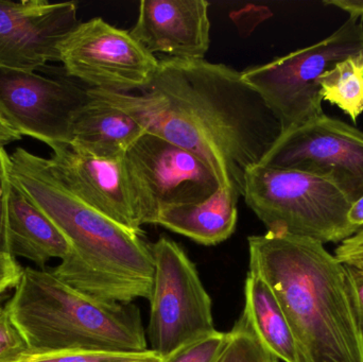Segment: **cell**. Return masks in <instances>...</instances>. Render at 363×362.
Masks as SVG:
<instances>
[{"instance_id":"7a4b0ae2","label":"cell","mask_w":363,"mask_h":362,"mask_svg":"<svg viewBox=\"0 0 363 362\" xmlns=\"http://www.w3.org/2000/svg\"><path fill=\"white\" fill-rule=\"evenodd\" d=\"M11 159V181L59 227L72 252L53 270L65 284L104 303L150 299L152 244L142 234L100 214L68 191L48 161L23 148Z\"/></svg>"},{"instance_id":"cb8c5ba5","label":"cell","mask_w":363,"mask_h":362,"mask_svg":"<svg viewBox=\"0 0 363 362\" xmlns=\"http://www.w3.org/2000/svg\"><path fill=\"white\" fill-rule=\"evenodd\" d=\"M11 159L4 146L0 145V252L9 253L8 204L11 187Z\"/></svg>"},{"instance_id":"f546056e","label":"cell","mask_w":363,"mask_h":362,"mask_svg":"<svg viewBox=\"0 0 363 362\" xmlns=\"http://www.w3.org/2000/svg\"><path fill=\"white\" fill-rule=\"evenodd\" d=\"M21 136L13 131L8 125H6L4 120L0 118V145L6 147L11 142L21 140Z\"/></svg>"},{"instance_id":"484cf974","label":"cell","mask_w":363,"mask_h":362,"mask_svg":"<svg viewBox=\"0 0 363 362\" xmlns=\"http://www.w3.org/2000/svg\"><path fill=\"white\" fill-rule=\"evenodd\" d=\"M23 270L14 256L0 252V295L16 287Z\"/></svg>"},{"instance_id":"5b68a950","label":"cell","mask_w":363,"mask_h":362,"mask_svg":"<svg viewBox=\"0 0 363 362\" xmlns=\"http://www.w3.org/2000/svg\"><path fill=\"white\" fill-rule=\"evenodd\" d=\"M245 203L268 232L315 242H340L357 233L352 202L330 181L296 170L257 165L245 176Z\"/></svg>"},{"instance_id":"7402d4cb","label":"cell","mask_w":363,"mask_h":362,"mask_svg":"<svg viewBox=\"0 0 363 362\" xmlns=\"http://www.w3.org/2000/svg\"><path fill=\"white\" fill-rule=\"evenodd\" d=\"M228 333L217 331L186 344L162 359L161 362H217L228 344Z\"/></svg>"},{"instance_id":"52a82bcc","label":"cell","mask_w":363,"mask_h":362,"mask_svg":"<svg viewBox=\"0 0 363 362\" xmlns=\"http://www.w3.org/2000/svg\"><path fill=\"white\" fill-rule=\"evenodd\" d=\"M155 276L148 338L162 358L216 333L211 299L185 251L162 236L152 244Z\"/></svg>"},{"instance_id":"6da1fadb","label":"cell","mask_w":363,"mask_h":362,"mask_svg":"<svg viewBox=\"0 0 363 362\" xmlns=\"http://www.w3.org/2000/svg\"><path fill=\"white\" fill-rule=\"evenodd\" d=\"M149 133L200 157L237 200L245 176L281 134V125L241 72L205 60H160L142 95L89 89Z\"/></svg>"},{"instance_id":"ac0fdd59","label":"cell","mask_w":363,"mask_h":362,"mask_svg":"<svg viewBox=\"0 0 363 362\" xmlns=\"http://www.w3.org/2000/svg\"><path fill=\"white\" fill-rule=\"evenodd\" d=\"M243 316L264 346L284 362H301L296 339L273 291L257 274L247 273Z\"/></svg>"},{"instance_id":"603a6c76","label":"cell","mask_w":363,"mask_h":362,"mask_svg":"<svg viewBox=\"0 0 363 362\" xmlns=\"http://www.w3.org/2000/svg\"><path fill=\"white\" fill-rule=\"evenodd\" d=\"M30 351L6 310H0V362H11Z\"/></svg>"},{"instance_id":"5bb4252c","label":"cell","mask_w":363,"mask_h":362,"mask_svg":"<svg viewBox=\"0 0 363 362\" xmlns=\"http://www.w3.org/2000/svg\"><path fill=\"white\" fill-rule=\"evenodd\" d=\"M208 8L205 0H143L130 33L152 55L204 60L211 44Z\"/></svg>"},{"instance_id":"9c48e42d","label":"cell","mask_w":363,"mask_h":362,"mask_svg":"<svg viewBox=\"0 0 363 362\" xmlns=\"http://www.w3.org/2000/svg\"><path fill=\"white\" fill-rule=\"evenodd\" d=\"M60 62L70 78L89 89L144 93L152 84L160 60L130 31L95 17L80 23L62 42Z\"/></svg>"},{"instance_id":"ba28073f","label":"cell","mask_w":363,"mask_h":362,"mask_svg":"<svg viewBox=\"0 0 363 362\" xmlns=\"http://www.w3.org/2000/svg\"><path fill=\"white\" fill-rule=\"evenodd\" d=\"M132 206L140 225H155L166 206L198 203L221 187L194 153L146 132L123 157Z\"/></svg>"},{"instance_id":"9a60e30c","label":"cell","mask_w":363,"mask_h":362,"mask_svg":"<svg viewBox=\"0 0 363 362\" xmlns=\"http://www.w3.org/2000/svg\"><path fill=\"white\" fill-rule=\"evenodd\" d=\"M145 133L133 117L89 94L74 115L69 144L93 157L121 159Z\"/></svg>"},{"instance_id":"f1b7e54d","label":"cell","mask_w":363,"mask_h":362,"mask_svg":"<svg viewBox=\"0 0 363 362\" xmlns=\"http://www.w3.org/2000/svg\"><path fill=\"white\" fill-rule=\"evenodd\" d=\"M347 218L350 223L358 231L363 229V196L352 204Z\"/></svg>"},{"instance_id":"277c9868","label":"cell","mask_w":363,"mask_h":362,"mask_svg":"<svg viewBox=\"0 0 363 362\" xmlns=\"http://www.w3.org/2000/svg\"><path fill=\"white\" fill-rule=\"evenodd\" d=\"M6 312L35 352L148 351L135 304L96 301L42 269L23 270Z\"/></svg>"},{"instance_id":"83f0119b","label":"cell","mask_w":363,"mask_h":362,"mask_svg":"<svg viewBox=\"0 0 363 362\" xmlns=\"http://www.w3.org/2000/svg\"><path fill=\"white\" fill-rule=\"evenodd\" d=\"M326 6H335L350 14V17L363 19V0H325Z\"/></svg>"},{"instance_id":"4fadbf2b","label":"cell","mask_w":363,"mask_h":362,"mask_svg":"<svg viewBox=\"0 0 363 362\" xmlns=\"http://www.w3.org/2000/svg\"><path fill=\"white\" fill-rule=\"evenodd\" d=\"M50 148L49 168L68 191L125 229L143 233L132 206L123 157H93L70 144L51 145Z\"/></svg>"},{"instance_id":"e0dca14e","label":"cell","mask_w":363,"mask_h":362,"mask_svg":"<svg viewBox=\"0 0 363 362\" xmlns=\"http://www.w3.org/2000/svg\"><path fill=\"white\" fill-rule=\"evenodd\" d=\"M238 200L223 187L198 203L166 206L155 225L185 236L203 246H216L233 235L236 229Z\"/></svg>"},{"instance_id":"4dcf8cb0","label":"cell","mask_w":363,"mask_h":362,"mask_svg":"<svg viewBox=\"0 0 363 362\" xmlns=\"http://www.w3.org/2000/svg\"><path fill=\"white\" fill-rule=\"evenodd\" d=\"M2 310V308H1V307H0V310Z\"/></svg>"},{"instance_id":"30bf717a","label":"cell","mask_w":363,"mask_h":362,"mask_svg":"<svg viewBox=\"0 0 363 362\" xmlns=\"http://www.w3.org/2000/svg\"><path fill=\"white\" fill-rule=\"evenodd\" d=\"M258 165L326 179L353 204L363 196V133L324 114L281 132Z\"/></svg>"},{"instance_id":"44dd1931","label":"cell","mask_w":363,"mask_h":362,"mask_svg":"<svg viewBox=\"0 0 363 362\" xmlns=\"http://www.w3.org/2000/svg\"><path fill=\"white\" fill-rule=\"evenodd\" d=\"M162 357L153 351L142 353L89 352V351H28L11 362H161Z\"/></svg>"},{"instance_id":"d6986e66","label":"cell","mask_w":363,"mask_h":362,"mask_svg":"<svg viewBox=\"0 0 363 362\" xmlns=\"http://www.w3.org/2000/svg\"><path fill=\"white\" fill-rule=\"evenodd\" d=\"M319 84L323 101L338 106L356 123L363 113V51L335 64Z\"/></svg>"},{"instance_id":"3957f363","label":"cell","mask_w":363,"mask_h":362,"mask_svg":"<svg viewBox=\"0 0 363 362\" xmlns=\"http://www.w3.org/2000/svg\"><path fill=\"white\" fill-rule=\"evenodd\" d=\"M250 272L270 287L301 362H363V340L345 266L323 244L267 232L247 238Z\"/></svg>"},{"instance_id":"4316f807","label":"cell","mask_w":363,"mask_h":362,"mask_svg":"<svg viewBox=\"0 0 363 362\" xmlns=\"http://www.w3.org/2000/svg\"><path fill=\"white\" fill-rule=\"evenodd\" d=\"M345 269H347V276H349L354 305H355L363 340V271L357 268L349 267V266H345Z\"/></svg>"},{"instance_id":"7c38bea8","label":"cell","mask_w":363,"mask_h":362,"mask_svg":"<svg viewBox=\"0 0 363 362\" xmlns=\"http://www.w3.org/2000/svg\"><path fill=\"white\" fill-rule=\"evenodd\" d=\"M79 23L76 1L0 0V68L35 72L60 62V46Z\"/></svg>"},{"instance_id":"2e32d148","label":"cell","mask_w":363,"mask_h":362,"mask_svg":"<svg viewBox=\"0 0 363 362\" xmlns=\"http://www.w3.org/2000/svg\"><path fill=\"white\" fill-rule=\"evenodd\" d=\"M9 252L40 269L53 259H65L72 247L59 227L12 182L8 204Z\"/></svg>"},{"instance_id":"ffe728a7","label":"cell","mask_w":363,"mask_h":362,"mask_svg":"<svg viewBox=\"0 0 363 362\" xmlns=\"http://www.w3.org/2000/svg\"><path fill=\"white\" fill-rule=\"evenodd\" d=\"M217 362H279L264 346L243 315L228 332V344Z\"/></svg>"},{"instance_id":"8992f818","label":"cell","mask_w":363,"mask_h":362,"mask_svg":"<svg viewBox=\"0 0 363 362\" xmlns=\"http://www.w3.org/2000/svg\"><path fill=\"white\" fill-rule=\"evenodd\" d=\"M363 51V19L350 17L328 38L241 72L264 100L281 132L319 118L323 113L319 81L341 60Z\"/></svg>"},{"instance_id":"d4e9b609","label":"cell","mask_w":363,"mask_h":362,"mask_svg":"<svg viewBox=\"0 0 363 362\" xmlns=\"http://www.w3.org/2000/svg\"><path fill=\"white\" fill-rule=\"evenodd\" d=\"M335 257L342 265L363 271V229L341 242L335 251Z\"/></svg>"},{"instance_id":"8fae6325","label":"cell","mask_w":363,"mask_h":362,"mask_svg":"<svg viewBox=\"0 0 363 362\" xmlns=\"http://www.w3.org/2000/svg\"><path fill=\"white\" fill-rule=\"evenodd\" d=\"M76 79L0 68V118L23 137L69 144L74 115L89 99Z\"/></svg>"}]
</instances>
